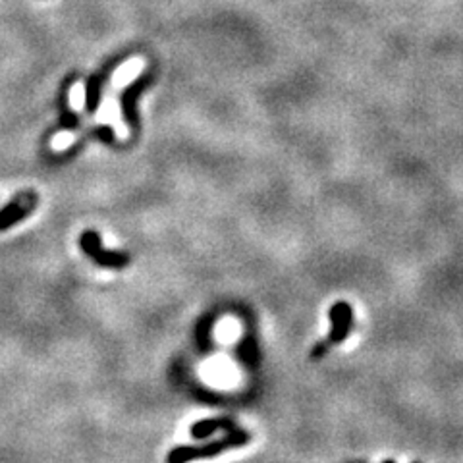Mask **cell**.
<instances>
[{"label": "cell", "instance_id": "11", "mask_svg": "<svg viewBox=\"0 0 463 463\" xmlns=\"http://www.w3.org/2000/svg\"><path fill=\"white\" fill-rule=\"evenodd\" d=\"M415 463H419V462H415Z\"/></svg>", "mask_w": 463, "mask_h": 463}, {"label": "cell", "instance_id": "7", "mask_svg": "<svg viewBox=\"0 0 463 463\" xmlns=\"http://www.w3.org/2000/svg\"><path fill=\"white\" fill-rule=\"evenodd\" d=\"M83 101H85V91H83L82 85H75L72 89V104L75 110H80L83 106Z\"/></svg>", "mask_w": 463, "mask_h": 463}, {"label": "cell", "instance_id": "9", "mask_svg": "<svg viewBox=\"0 0 463 463\" xmlns=\"http://www.w3.org/2000/svg\"><path fill=\"white\" fill-rule=\"evenodd\" d=\"M72 143V135L70 134H62V135H56V139H54V147L56 149H60V147H68V145Z\"/></svg>", "mask_w": 463, "mask_h": 463}, {"label": "cell", "instance_id": "10", "mask_svg": "<svg viewBox=\"0 0 463 463\" xmlns=\"http://www.w3.org/2000/svg\"><path fill=\"white\" fill-rule=\"evenodd\" d=\"M382 463H396V462H394V460H384Z\"/></svg>", "mask_w": 463, "mask_h": 463}, {"label": "cell", "instance_id": "1", "mask_svg": "<svg viewBox=\"0 0 463 463\" xmlns=\"http://www.w3.org/2000/svg\"><path fill=\"white\" fill-rule=\"evenodd\" d=\"M251 440L249 432L232 429L228 431L226 436L213 440V442L199 444V446H176L166 455V463H189L193 460H206V458H216L220 453L241 448Z\"/></svg>", "mask_w": 463, "mask_h": 463}, {"label": "cell", "instance_id": "2", "mask_svg": "<svg viewBox=\"0 0 463 463\" xmlns=\"http://www.w3.org/2000/svg\"><path fill=\"white\" fill-rule=\"evenodd\" d=\"M80 246H82L83 253L91 259L93 263L101 265L106 268H123L130 265V255L120 253V251H106L101 244V237L97 232L87 230L83 232L80 237Z\"/></svg>", "mask_w": 463, "mask_h": 463}, {"label": "cell", "instance_id": "8", "mask_svg": "<svg viewBox=\"0 0 463 463\" xmlns=\"http://www.w3.org/2000/svg\"><path fill=\"white\" fill-rule=\"evenodd\" d=\"M329 346H330L329 342H319V344L311 350V357H313V359H319V357H322V355L329 351Z\"/></svg>", "mask_w": 463, "mask_h": 463}, {"label": "cell", "instance_id": "3", "mask_svg": "<svg viewBox=\"0 0 463 463\" xmlns=\"http://www.w3.org/2000/svg\"><path fill=\"white\" fill-rule=\"evenodd\" d=\"M330 334L329 344H342L348 338L351 330V322H353V311L348 301H336L330 307Z\"/></svg>", "mask_w": 463, "mask_h": 463}, {"label": "cell", "instance_id": "6", "mask_svg": "<svg viewBox=\"0 0 463 463\" xmlns=\"http://www.w3.org/2000/svg\"><path fill=\"white\" fill-rule=\"evenodd\" d=\"M141 60H132L130 64H126V66H122L118 72H116V78H114V82L118 83V85H122V83H126L128 80H132L135 73H139V70H141Z\"/></svg>", "mask_w": 463, "mask_h": 463}, {"label": "cell", "instance_id": "4", "mask_svg": "<svg viewBox=\"0 0 463 463\" xmlns=\"http://www.w3.org/2000/svg\"><path fill=\"white\" fill-rule=\"evenodd\" d=\"M33 206H35V197L33 195H21L18 199H14L4 211H0V232L14 226L16 222H20L23 216H27V213L33 211Z\"/></svg>", "mask_w": 463, "mask_h": 463}, {"label": "cell", "instance_id": "5", "mask_svg": "<svg viewBox=\"0 0 463 463\" xmlns=\"http://www.w3.org/2000/svg\"><path fill=\"white\" fill-rule=\"evenodd\" d=\"M234 429V423L228 417H215V419H203V421H197L191 425V436L195 440H205L211 434H215L216 431H232Z\"/></svg>", "mask_w": 463, "mask_h": 463}]
</instances>
